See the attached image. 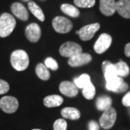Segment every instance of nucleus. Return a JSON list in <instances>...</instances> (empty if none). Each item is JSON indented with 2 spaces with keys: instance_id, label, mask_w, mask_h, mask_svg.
<instances>
[{
  "instance_id": "4468645a",
  "label": "nucleus",
  "mask_w": 130,
  "mask_h": 130,
  "mask_svg": "<svg viewBox=\"0 0 130 130\" xmlns=\"http://www.w3.org/2000/svg\"><path fill=\"white\" fill-rule=\"evenodd\" d=\"M116 11L124 18H130V0H119L116 2Z\"/></svg>"
},
{
  "instance_id": "9b49d317",
  "label": "nucleus",
  "mask_w": 130,
  "mask_h": 130,
  "mask_svg": "<svg viewBox=\"0 0 130 130\" xmlns=\"http://www.w3.org/2000/svg\"><path fill=\"white\" fill-rule=\"evenodd\" d=\"M59 90L67 97H74L78 93V88L74 83L70 81H63L59 85Z\"/></svg>"
},
{
  "instance_id": "aec40b11",
  "label": "nucleus",
  "mask_w": 130,
  "mask_h": 130,
  "mask_svg": "<svg viewBox=\"0 0 130 130\" xmlns=\"http://www.w3.org/2000/svg\"><path fill=\"white\" fill-rule=\"evenodd\" d=\"M114 67L116 69V74L119 77H124L128 76L129 74V67L127 64L123 61L120 60L119 62H117L114 64Z\"/></svg>"
},
{
  "instance_id": "6e6552de",
  "label": "nucleus",
  "mask_w": 130,
  "mask_h": 130,
  "mask_svg": "<svg viewBox=\"0 0 130 130\" xmlns=\"http://www.w3.org/2000/svg\"><path fill=\"white\" fill-rule=\"evenodd\" d=\"M100 29V24L93 23L87 25L85 26H83V28L78 30V35L79 38L82 41H87L90 40L91 38H93L94 35L95 34V32Z\"/></svg>"
},
{
  "instance_id": "dca6fc26",
  "label": "nucleus",
  "mask_w": 130,
  "mask_h": 130,
  "mask_svg": "<svg viewBox=\"0 0 130 130\" xmlns=\"http://www.w3.org/2000/svg\"><path fill=\"white\" fill-rule=\"evenodd\" d=\"M61 113L64 118L71 120H77L80 117V112L79 110L77 109L76 108H72V107L64 108L61 110Z\"/></svg>"
},
{
  "instance_id": "bb28decb",
  "label": "nucleus",
  "mask_w": 130,
  "mask_h": 130,
  "mask_svg": "<svg viewBox=\"0 0 130 130\" xmlns=\"http://www.w3.org/2000/svg\"><path fill=\"white\" fill-rule=\"evenodd\" d=\"M67 123L63 119H59L55 121L54 124V130H67Z\"/></svg>"
},
{
  "instance_id": "6ab92c4d",
  "label": "nucleus",
  "mask_w": 130,
  "mask_h": 130,
  "mask_svg": "<svg viewBox=\"0 0 130 130\" xmlns=\"http://www.w3.org/2000/svg\"><path fill=\"white\" fill-rule=\"evenodd\" d=\"M28 9L36 18H38L40 21L45 20V15L43 14V12L41 8L34 2H30L28 4Z\"/></svg>"
},
{
  "instance_id": "c756f323",
  "label": "nucleus",
  "mask_w": 130,
  "mask_h": 130,
  "mask_svg": "<svg viewBox=\"0 0 130 130\" xmlns=\"http://www.w3.org/2000/svg\"><path fill=\"white\" fill-rule=\"evenodd\" d=\"M122 104L124 106H130V91L126 93L122 98Z\"/></svg>"
},
{
  "instance_id": "ddd939ff",
  "label": "nucleus",
  "mask_w": 130,
  "mask_h": 130,
  "mask_svg": "<svg viewBox=\"0 0 130 130\" xmlns=\"http://www.w3.org/2000/svg\"><path fill=\"white\" fill-rule=\"evenodd\" d=\"M11 10L15 17L23 21L28 20L29 14L27 9L23 4L20 2H14L11 6Z\"/></svg>"
},
{
  "instance_id": "c85d7f7f",
  "label": "nucleus",
  "mask_w": 130,
  "mask_h": 130,
  "mask_svg": "<svg viewBox=\"0 0 130 130\" xmlns=\"http://www.w3.org/2000/svg\"><path fill=\"white\" fill-rule=\"evenodd\" d=\"M9 90V85L6 81L0 79V95L7 93Z\"/></svg>"
},
{
  "instance_id": "393cba45",
  "label": "nucleus",
  "mask_w": 130,
  "mask_h": 130,
  "mask_svg": "<svg viewBox=\"0 0 130 130\" xmlns=\"http://www.w3.org/2000/svg\"><path fill=\"white\" fill-rule=\"evenodd\" d=\"M83 95L86 99L92 100L95 95V88L90 82L83 88Z\"/></svg>"
},
{
  "instance_id": "2f4dec72",
  "label": "nucleus",
  "mask_w": 130,
  "mask_h": 130,
  "mask_svg": "<svg viewBox=\"0 0 130 130\" xmlns=\"http://www.w3.org/2000/svg\"><path fill=\"white\" fill-rule=\"evenodd\" d=\"M124 54L127 57L130 58V43H127L124 48Z\"/></svg>"
},
{
  "instance_id": "b1692460",
  "label": "nucleus",
  "mask_w": 130,
  "mask_h": 130,
  "mask_svg": "<svg viewBox=\"0 0 130 130\" xmlns=\"http://www.w3.org/2000/svg\"><path fill=\"white\" fill-rule=\"evenodd\" d=\"M90 82V77L87 74H81L79 77H76L74 79V83L75 84V85L77 88L82 89Z\"/></svg>"
},
{
  "instance_id": "f03ea898",
  "label": "nucleus",
  "mask_w": 130,
  "mask_h": 130,
  "mask_svg": "<svg viewBox=\"0 0 130 130\" xmlns=\"http://www.w3.org/2000/svg\"><path fill=\"white\" fill-rule=\"evenodd\" d=\"M16 26V20L13 15L9 13H3L0 16V37L9 36Z\"/></svg>"
},
{
  "instance_id": "f8f14e48",
  "label": "nucleus",
  "mask_w": 130,
  "mask_h": 130,
  "mask_svg": "<svg viewBox=\"0 0 130 130\" xmlns=\"http://www.w3.org/2000/svg\"><path fill=\"white\" fill-rule=\"evenodd\" d=\"M99 9L103 14L111 16L116 12V2L115 0H100Z\"/></svg>"
},
{
  "instance_id": "473e14b6",
  "label": "nucleus",
  "mask_w": 130,
  "mask_h": 130,
  "mask_svg": "<svg viewBox=\"0 0 130 130\" xmlns=\"http://www.w3.org/2000/svg\"><path fill=\"white\" fill-rule=\"evenodd\" d=\"M32 130H41V129H32Z\"/></svg>"
},
{
  "instance_id": "cd10ccee",
  "label": "nucleus",
  "mask_w": 130,
  "mask_h": 130,
  "mask_svg": "<svg viewBox=\"0 0 130 130\" xmlns=\"http://www.w3.org/2000/svg\"><path fill=\"white\" fill-rule=\"evenodd\" d=\"M47 68L51 69L52 70H57L59 68V65L58 63L54 59L51 58V57H48L45 60V64Z\"/></svg>"
},
{
  "instance_id": "0eeeda50",
  "label": "nucleus",
  "mask_w": 130,
  "mask_h": 130,
  "mask_svg": "<svg viewBox=\"0 0 130 130\" xmlns=\"http://www.w3.org/2000/svg\"><path fill=\"white\" fill-rule=\"evenodd\" d=\"M112 43V38L109 34L103 33L98 38L94 45V50L97 54H103L108 49Z\"/></svg>"
},
{
  "instance_id": "9d476101",
  "label": "nucleus",
  "mask_w": 130,
  "mask_h": 130,
  "mask_svg": "<svg viewBox=\"0 0 130 130\" xmlns=\"http://www.w3.org/2000/svg\"><path fill=\"white\" fill-rule=\"evenodd\" d=\"M25 36L30 42H37L41 36V30L37 23H31L25 28Z\"/></svg>"
},
{
  "instance_id": "a878e982",
  "label": "nucleus",
  "mask_w": 130,
  "mask_h": 130,
  "mask_svg": "<svg viewBox=\"0 0 130 130\" xmlns=\"http://www.w3.org/2000/svg\"><path fill=\"white\" fill-rule=\"evenodd\" d=\"M74 5L81 8H90L95 4V0H74Z\"/></svg>"
},
{
  "instance_id": "20e7f679",
  "label": "nucleus",
  "mask_w": 130,
  "mask_h": 130,
  "mask_svg": "<svg viewBox=\"0 0 130 130\" xmlns=\"http://www.w3.org/2000/svg\"><path fill=\"white\" fill-rule=\"evenodd\" d=\"M116 119V111L114 108L111 107L103 111L101 117L100 118L99 124L104 129H111L114 125Z\"/></svg>"
},
{
  "instance_id": "5701e85b",
  "label": "nucleus",
  "mask_w": 130,
  "mask_h": 130,
  "mask_svg": "<svg viewBox=\"0 0 130 130\" xmlns=\"http://www.w3.org/2000/svg\"><path fill=\"white\" fill-rule=\"evenodd\" d=\"M36 72L37 76L42 80H48L50 78V72L46 65L40 63L36 66Z\"/></svg>"
},
{
  "instance_id": "f257e3e1",
  "label": "nucleus",
  "mask_w": 130,
  "mask_h": 130,
  "mask_svg": "<svg viewBox=\"0 0 130 130\" xmlns=\"http://www.w3.org/2000/svg\"><path fill=\"white\" fill-rule=\"evenodd\" d=\"M10 61L12 67L18 71L25 70L29 66V57L23 50L13 51L10 56Z\"/></svg>"
},
{
  "instance_id": "39448f33",
  "label": "nucleus",
  "mask_w": 130,
  "mask_h": 130,
  "mask_svg": "<svg viewBox=\"0 0 130 130\" xmlns=\"http://www.w3.org/2000/svg\"><path fill=\"white\" fill-rule=\"evenodd\" d=\"M83 51L82 47L78 43L68 41L63 43L59 48V54L64 57H72Z\"/></svg>"
},
{
  "instance_id": "1a4fd4ad",
  "label": "nucleus",
  "mask_w": 130,
  "mask_h": 130,
  "mask_svg": "<svg viewBox=\"0 0 130 130\" xmlns=\"http://www.w3.org/2000/svg\"><path fill=\"white\" fill-rule=\"evenodd\" d=\"M92 60V56L89 54L86 53H79L74 56L70 57L68 61V63L71 67H80L83 65L87 64Z\"/></svg>"
},
{
  "instance_id": "a211bd4d",
  "label": "nucleus",
  "mask_w": 130,
  "mask_h": 130,
  "mask_svg": "<svg viewBox=\"0 0 130 130\" xmlns=\"http://www.w3.org/2000/svg\"><path fill=\"white\" fill-rule=\"evenodd\" d=\"M112 100L111 98L107 95H103L99 97L96 101V107L99 111H105L111 107Z\"/></svg>"
},
{
  "instance_id": "7c9ffc66",
  "label": "nucleus",
  "mask_w": 130,
  "mask_h": 130,
  "mask_svg": "<svg viewBox=\"0 0 130 130\" xmlns=\"http://www.w3.org/2000/svg\"><path fill=\"white\" fill-rule=\"evenodd\" d=\"M89 130H100V126L96 121H90L88 124Z\"/></svg>"
},
{
  "instance_id": "423d86ee",
  "label": "nucleus",
  "mask_w": 130,
  "mask_h": 130,
  "mask_svg": "<svg viewBox=\"0 0 130 130\" xmlns=\"http://www.w3.org/2000/svg\"><path fill=\"white\" fill-rule=\"evenodd\" d=\"M19 103L16 98L12 96H5L0 100L1 109L7 113H12L18 110Z\"/></svg>"
},
{
  "instance_id": "7ed1b4c3",
  "label": "nucleus",
  "mask_w": 130,
  "mask_h": 130,
  "mask_svg": "<svg viewBox=\"0 0 130 130\" xmlns=\"http://www.w3.org/2000/svg\"><path fill=\"white\" fill-rule=\"evenodd\" d=\"M52 25L54 30L59 33H67L72 29L73 24L69 19L62 16H57L52 21Z\"/></svg>"
},
{
  "instance_id": "4be33fe9",
  "label": "nucleus",
  "mask_w": 130,
  "mask_h": 130,
  "mask_svg": "<svg viewBox=\"0 0 130 130\" xmlns=\"http://www.w3.org/2000/svg\"><path fill=\"white\" fill-rule=\"evenodd\" d=\"M61 9L64 14L72 18H77L79 15V9L70 4H63L61 6Z\"/></svg>"
},
{
  "instance_id": "f3484780",
  "label": "nucleus",
  "mask_w": 130,
  "mask_h": 130,
  "mask_svg": "<svg viewBox=\"0 0 130 130\" xmlns=\"http://www.w3.org/2000/svg\"><path fill=\"white\" fill-rule=\"evenodd\" d=\"M63 101H64V100L60 95H51L46 96L44 98L43 104L45 105V106L52 108V107L59 106L60 105L62 104Z\"/></svg>"
},
{
  "instance_id": "412c9836",
  "label": "nucleus",
  "mask_w": 130,
  "mask_h": 130,
  "mask_svg": "<svg viewBox=\"0 0 130 130\" xmlns=\"http://www.w3.org/2000/svg\"><path fill=\"white\" fill-rule=\"evenodd\" d=\"M124 82V81L123 78L118 76V77H116L113 79L107 81L106 87L107 90L113 91V92H115V93H117L119 87L121 86V85Z\"/></svg>"
},
{
  "instance_id": "2eb2a0df",
  "label": "nucleus",
  "mask_w": 130,
  "mask_h": 130,
  "mask_svg": "<svg viewBox=\"0 0 130 130\" xmlns=\"http://www.w3.org/2000/svg\"><path fill=\"white\" fill-rule=\"evenodd\" d=\"M102 69L106 82L115 78L116 77H118L114 64H112L111 61H104L102 64Z\"/></svg>"
}]
</instances>
